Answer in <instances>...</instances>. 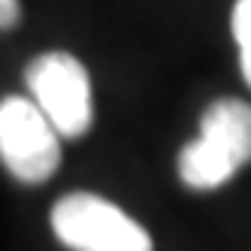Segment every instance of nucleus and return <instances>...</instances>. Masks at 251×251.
<instances>
[{
    "label": "nucleus",
    "instance_id": "7ed1b4c3",
    "mask_svg": "<svg viewBox=\"0 0 251 251\" xmlns=\"http://www.w3.org/2000/svg\"><path fill=\"white\" fill-rule=\"evenodd\" d=\"M33 106L49 118L58 136L76 139L91 127V79L85 67L67 51L40 55L25 73Z\"/></svg>",
    "mask_w": 251,
    "mask_h": 251
},
{
    "label": "nucleus",
    "instance_id": "20e7f679",
    "mask_svg": "<svg viewBox=\"0 0 251 251\" xmlns=\"http://www.w3.org/2000/svg\"><path fill=\"white\" fill-rule=\"evenodd\" d=\"M58 130L30 97L0 100V160L25 185H40L61 164Z\"/></svg>",
    "mask_w": 251,
    "mask_h": 251
},
{
    "label": "nucleus",
    "instance_id": "39448f33",
    "mask_svg": "<svg viewBox=\"0 0 251 251\" xmlns=\"http://www.w3.org/2000/svg\"><path fill=\"white\" fill-rule=\"evenodd\" d=\"M233 37H236V46H239L242 76L251 85V0H236V9H233Z\"/></svg>",
    "mask_w": 251,
    "mask_h": 251
},
{
    "label": "nucleus",
    "instance_id": "423d86ee",
    "mask_svg": "<svg viewBox=\"0 0 251 251\" xmlns=\"http://www.w3.org/2000/svg\"><path fill=\"white\" fill-rule=\"evenodd\" d=\"M19 0H0V27H12L19 22Z\"/></svg>",
    "mask_w": 251,
    "mask_h": 251
},
{
    "label": "nucleus",
    "instance_id": "f03ea898",
    "mask_svg": "<svg viewBox=\"0 0 251 251\" xmlns=\"http://www.w3.org/2000/svg\"><path fill=\"white\" fill-rule=\"evenodd\" d=\"M51 230L70 251H151V236L97 194H67L51 209Z\"/></svg>",
    "mask_w": 251,
    "mask_h": 251
},
{
    "label": "nucleus",
    "instance_id": "f257e3e1",
    "mask_svg": "<svg viewBox=\"0 0 251 251\" xmlns=\"http://www.w3.org/2000/svg\"><path fill=\"white\" fill-rule=\"evenodd\" d=\"M251 160V106L218 100L200 118V136L178 154V176L188 188L212 191L230 182Z\"/></svg>",
    "mask_w": 251,
    "mask_h": 251
}]
</instances>
